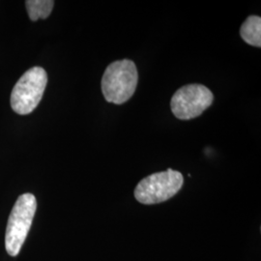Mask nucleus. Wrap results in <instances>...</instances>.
Wrapping results in <instances>:
<instances>
[{"label": "nucleus", "mask_w": 261, "mask_h": 261, "mask_svg": "<svg viewBox=\"0 0 261 261\" xmlns=\"http://www.w3.org/2000/svg\"><path fill=\"white\" fill-rule=\"evenodd\" d=\"M138 82L139 73L132 60L112 62L102 77V92L106 101L115 105L126 103L135 93Z\"/></svg>", "instance_id": "1"}, {"label": "nucleus", "mask_w": 261, "mask_h": 261, "mask_svg": "<svg viewBox=\"0 0 261 261\" xmlns=\"http://www.w3.org/2000/svg\"><path fill=\"white\" fill-rule=\"evenodd\" d=\"M55 6L53 0H28L25 1V7L28 16L31 20L36 21L39 19H47L50 15Z\"/></svg>", "instance_id": "7"}, {"label": "nucleus", "mask_w": 261, "mask_h": 261, "mask_svg": "<svg viewBox=\"0 0 261 261\" xmlns=\"http://www.w3.org/2000/svg\"><path fill=\"white\" fill-rule=\"evenodd\" d=\"M184 177L181 172L168 168L142 179L135 190L136 199L145 205L167 201L181 190Z\"/></svg>", "instance_id": "3"}, {"label": "nucleus", "mask_w": 261, "mask_h": 261, "mask_svg": "<svg viewBox=\"0 0 261 261\" xmlns=\"http://www.w3.org/2000/svg\"><path fill=\"white\" fill-rule=\"evenodd\" d=\"M240 35L243 40L252 47H261V18L250 16L244 21L240 28Z\"/></svg>", "instance_id": "6"}, {"label": "nucleus", "mask_w": 261, "mask_h": 261, "mask_svg": "<svg viewBox=\"0 0 261 261\" xmlns=\"http://www.w3.org/2000/svg\"><path fill=\"white\" fill-rule=\"evenodd\" d=\"M213 99V93L204 85L188 84L172 96L171 112L180 120H190L201 115L212 105Z\"/></svg>", "instance_id": "5"}, {"label": "nucleus", "mask_w": 261, "mask_h": 261, "mask_svg": "<svg viewBox=\"0 0 261 261\" xmlns=\"http://www.w3.org/2000/svg\"><path fill=\"white\" fill-rule=\"evenodd\" d=\"M36 209V198L29 193L19 196L13 207L5 235L6 251L11 256L19 254L28 237Z\"/></svg>", "instance_id": "2"}, {"label": "nucleus", "mask_w": 261, "mask_h": 261, "mask_svg": "<svg viewBox=\"0 0 261 261\" xmlns=\"http://www.w3.org/2000/svg\"><path fill=\"white\" fill-rule=\"evenodd\" d=\"M47 84V72L41 67L27 71L13 88L11 107L13 111L27 115L33 112L41 102Z\"/></svg>", "instance_id": "4"}]
</instances>
